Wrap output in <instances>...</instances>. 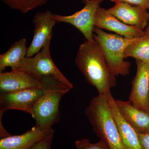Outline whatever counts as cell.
Returning <instances> with one entry per match:
<instances>
[{
	"label": "cell",
	"instance_id": "1",
	"mask_svg": "<svg viewBox=\"0 0 149 149\" xmlns=\"http://www.w3.org/2000/svg\"><path fill=\"white\" fill-rule=\"evenodd\" d=\"M77 68L99 95H105L116 85L115 74L95 40L80 45L75 58Z\"/></svg>",
	"mask_w": 149,
	"mask_h": 149
},
{
	"label": "cell",
	"instance_id": "2",
	"mask_svg": "<svg viewBox=\"0 0 149 149\" xmlns=\"http://www.w3.org/2000/svg\"><path fill=\"white\" fill-rule=\"evenodd\" d=\"M85 113L95 133L109 149H123L107 94L93 98Z\"/></svg>",
	"mask_w": 149,
	"mask_h": 149
},
{
	"label": "cell",
	"instance_id": "3",
	"mask_svg": "<svg viewBox=\"0 0 149 149\" xmlns=\"http://www.w3.org/2000/svg\"><path fill=\"white\" fill-rule=\"evenodd\" d=\"M93 38L98 44L108 64L116 76L129 74L131 64L125 61L124 53L126 48L139 38L129 39L117 34H111L95 27Z\"/></svg>",
	"mask_w": 149,
	"mask_h": 149
},
{
	"label": "cell",
	"instance_id": "4",
	"mask_svg": "<svg viewBox=\"0 0 149 149\" xmlns=\"http://www.w3.org/2000/svg\"><path fill=\"white\" fill-rule=\"evenodd\" d=\"M70 90L59 82L54 83L48 87L32 108L31 115L35 120V126L49 128L59 122L61 101Z\"/></svg>",
	"mask_w": 149,
	"mask_h": 149
},
{
	"label": "cell",
	"instance_id": "5",
	"mask_svg": "<svg viewBox=\"0 0 149 149\" xmlns=\"http://www.w3.org/2000/svg\"><path fill=\"white\" fill-rule=\"evenodd\" d=\"M51 40L35 55L24 58L19 64L15 70H21L31 73L39 78L52 77L58 80L71 90L72 83L63 75L57 67L52 58L50 52Z\"/></svg>",
	"mask_w": 149,
	"mask_h": 149
},
{
	"label": "cell",
	"instance_id": "6",
	"mask_svg": "<svg viewBox=\"0 0 149 149\" xmlns=\"http://www.w3.org/2000/svg\"><path fill=\"white\" fill-rule=\"evenodd\" d=\"M56 82L59 81L52 79L43 88L1 94L0 119H1L4 112L8 110H17L31 114L32 108L38 99L42 95L49 85Z\"/></svg>",
	"mask_w": 149,
	"mask_h": 149
},
{
	"label": "cell",
	"instance_id": "7",
	"mask_svg": "<svg viewBox=\"0 0 149 149\" xmlns=\"http://www.w3.org/2000/svg\"><path fill=\"white\" fill-rule=\"evenodd\" d=\"M104 0H82L84 6L81 10L69 15H53V17L57 22H64L71 24L79 30L87 41H92L96 13L100 5Z\"/></svg>",
	"mask_w": 149,
	"mask_h": 149
},
{
	"label": "cell",
	"instance_id": "8",
	"mask_svg": "<svg viewBox=\"0 0 149 149\" xmlns=\"http://www.w3.org/2000/svg\"><path fill=\"white\" fill-rule=\"evenodd\" d=\"M52 79H55L51 77L41 79L29 72L21 70L1 72V94L13 93L31 88H43Z\"/></svg>",
	"mask_w": 149,
	"mask_h": 149
},
{
	"label": "cell",
	"instance_id": "9",
	"mask_svg": "<svg viewBox=\"0 0 149 149\" xmlns=\"http://www.w3.org/2000/svg\"><path fill=\"white\" fill-rule=\"evenodd\" d=\"M49 10L37 13L33 19V39L27 48V57H31L40 52L52 37V30L57 22Z\"/></svg>",
	"mask_w": 149,
	"mask_h": 149
},
{
	"label": "cell",
	"instance_id": "10",
	"mask_svg": "<svg viewBox=\"0 0 149 149\" xmlns=\"http://www.w3.org/2000/svg\"><path fill=\"white\" fill-rule=\"evenodd\" d=\"M137 71L129 99L134 106L149 112V63L136 60Z\"/></svg>",
	"mask_w": 149,
	"mask_h": 149
},
{
	"label": "cell",
	"instance_id": "11",
	"mask_svg": "<svg viewBox=\"0 0 149 149\" xmlns=\"http://www.w3.org/2000/svg\"><path fill=\"white\" fill-rule=\"evenodd\" d=\"M52 127L43 128L35 126L19 135L10 136L0 139V149H30L38 142L54 136Z\"/></svg>",
	"mask_w": 149,
	"mask_h": 149
},
{
	"label": "cell",
	"instance_id": "12",
	"mask_svg": "<svg viewBox=\"0 0 149 149\" xmlns=\"http://www.w3.org/2000/svg\"><path fill=\"white\" fill-rule=\"evenodd\" d=\"M95 27L112 31L117 35L129 39L140 38L144 34V30L123 23L110 13L107 9L100 7L96 13Z\"/></svg>",
	"mask_w": 149,
	"mask_h": 149
},
{
	"label": "cell",
	"instance_id": "13",
	"mask_svg": "<svg viewBox=\"0 0 149 149\" xmlns=\"http://www.w3.org/2000/svg\"><path fill=\"white\" fill-rule=\"evenodd\" d=\"M147 9L124 3H116L108 9L110 13L123 23L145 30L149 20Z\"/></svg>",
	"mask_w": 149,
	"mask_h": 149
},
{
	"label": "cell",
	"instance_id": "14",
	"mask_svg": "<svg viewBox=\"0 0 149 149\" xmlns=\"http://www.w3.org/2000/svg\"><path fill=\"white\" fill-rule=\"evenodd\" d=\"M123 149H141L138 133L122 117L111 91L107 94Z\"/></svg>",
	"mask_w": 149,
	"mask_h": 149
},
{
	"label": "cell",
	"instance_id": "15",
	"mask_svg": "<svg viewBox=\"0 0 149 149\" xmlns=\"http://www.w3.org/2000/svg\"><path fill=\"white\" fill-rule=\"evenodd\" d=\"M115 102L122 117L137 133H149V112L137 108L130 101Z\"/></svg>",
	"mask_w": 149,
	"mask_h": 149
},
{
	"label": "cell",
	"instance_id": "16",
	"mask_svg": "<svg viewBox=\"0 0 149 149\" xmlns=\"http://www.w3.org/2000/svg\"><path fill=\"white\" fill-rule=\"evenodd\" d=\"M27 51V41L25 38L15 42L8 50L0 55V72L8 67L11 68V70L15 69L26 57Z\"/></svg>",
	"mask_w": 149,
	"mask_h": 149
},
{
	"label": "cell",
	"instance_id": "17",
	"mask_svg": "<svg viewBox=\"0 0 149 149\" xmlns=\"http://www.w3.org/2000/svg\"><path fill=\"white\" fill-rule=\"evenodd\" d=\"M125 58L132 57L149 63V37H140L126 48Z\"/></svg>",
	"mask_w": 149,
	"mask_h": 149
},
{
	"label": "cell",
	"instance_id": "18",
	"mask_svg": "<svg viewBox=\"0 0 149 149\" xmlns=\"http://www.w3.org/2000/svg\"><path fill=\"white\" fill-rule=\"evenodd\" d=\"M12 9L27 13L45 4L50 0H1Z\"/></svg>",
	"mask_w": 149,
	"mask_h": 149
},
{
	"label": "cell",
	"instance_id": "19",
	"mask_svg": "<svg viewBox=\"0 0 149 149\" xmlns=\"http://www.w3.org/2000/svg\"><path fill=\"white\" fill-rule=\"evenodd\" d=\"M76 149H109L102 140L95 143H92L88 139H83L74 142Z\"/></svg>",
	"mask_w": 149,
	"mask_h": 149
},
{
	"label": "cell",
	"instance_id": "20",
	"mask_svg": "<svg viewBox=\"0 0 149 149\" xmlns=\"http://www.w3.org/2000/svg\"><path fill=\"white\" fill-rule=\"evenodd\" d=\"M53 137L54 136H50L38 142L30 149H53L52 144Z\"/></svg>",
	"mask_w": 149,
	"mask_h": 149
},
{
	"label": "cell",
	"instance_id": "21",
	"mask_svg": "<svg viewBox=\"0 0 149 149\" xmlns=\"http://www.w3.org/2000/svg\"><path fill=\"white\" fill-rule=\"evenodd\" d=\"M113 2L124 3L132 5L140 6L148 9L149 0H110Z\"/></svg>",
	"mask_w": 149,
	"mask_h": 149
},
{
	"label": "cell",
	"instance_id": "22",
	"mask_svg": "<svg viewBox=\"0 0 149 149\" xmlns=\"http://www.w3.org/2000/svg\"><path fill=\"white\" fill-rule=\"evenodd\" d=\"M141 149H149V133H138Z\"/></svg>",
	"mask_w": 149,
	"mask_h": 149
},
{
	"label": "cell",
	"instance_id": "23",
	"mask_svg": "<svg viewBox=\"0 0 149 149\" xmlns=\"http://www.w3.org/2000/svg\"><path fill=\"white\" fill-rule=\"evenodd\" d=\"M148 9H149V0ZM143 37H149V24L148 26H147V28L145 29V30H144V34Z\"/></svg>",
	"mask_w": 149,
	"mask_h": 149
},
{
	"label": "cell",
	"instance_id": "24",
	"mask_svg": "<svg viewBox=\"0 0 149 149\" xmlns=\"http://www.w3.org/2000/svg\"></svg>",
	"mask_w": 149,
	"mask_h": 149
}]
</instances>
